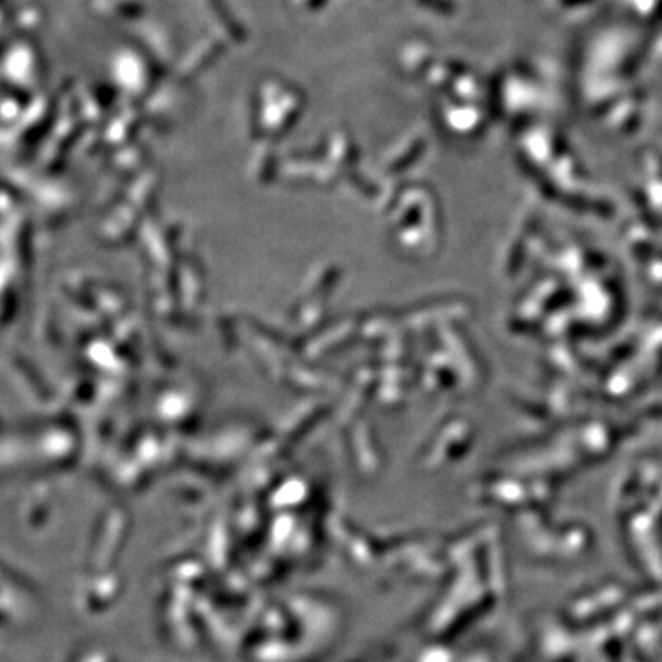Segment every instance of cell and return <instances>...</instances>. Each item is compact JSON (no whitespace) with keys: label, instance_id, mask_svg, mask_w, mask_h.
I'll list each match as a JSON object with an SVG mask.
<instances>
[{"label":"cell","instance_id":"obj_1","mask_svg":"<svg viewBox=\"0 0 662 662\" xmlns=\"http://www.w3.org/2000/svg\"><path fill=\"white\" fill-rule=\"evenodd\" d=\"M212 6H214L215 14L219 15V19L223 21V24H225V26L228 28V31L232 34V37H235V39H240V41L245 39V34H243V30H241L240 24H238V22H234L230 17H228L230 14H228L227 6L223 4V0H214V2H212Z\"/></svg>","mask_w":662,"mask_h":662}]
</instances>
